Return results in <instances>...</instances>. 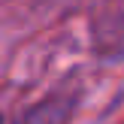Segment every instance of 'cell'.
<instances>
[{"label":"cell","mask_w":124,"mask_h":124,"mask_svg":"<svg viewBox=\"0 0 124 124\" xmlns=\"http://www.w3.org/2000/svg\"><path fill=\"white\" fill-rule=\"evenodd\" d=\"M91 39L100 58L124 61V0H106L91 21Z\"/></svg>","instance_id":"obj_1"},{"label":"cell","mask_w":124,"mask_h":124,"mask_svg":"<svg viewBox=\"0 0 124 124\" xmlns=\"http://www.w3.org/2000/svg\"><path fill=\"white\" fill-rule=\"evenodd\" d=\"M73 109H76V97L52 94V97H46V100L33 103L15 124H67L70 115H73Z\"/></svg>","instance_id":"obj_2"},{"label":"cell","mask_w":124,"mask_h":124,"mask_svg":"<svg viewBox=\"0 0 124 124\" xmlns=\"http://www.w3.org/2000/svg\"><path fill=\"white\" fill-rule=\"evenodd\" d=\"M0 124H3V115H0Z\"/></svg>","instance_id":"obj_3"}]
</instances>
